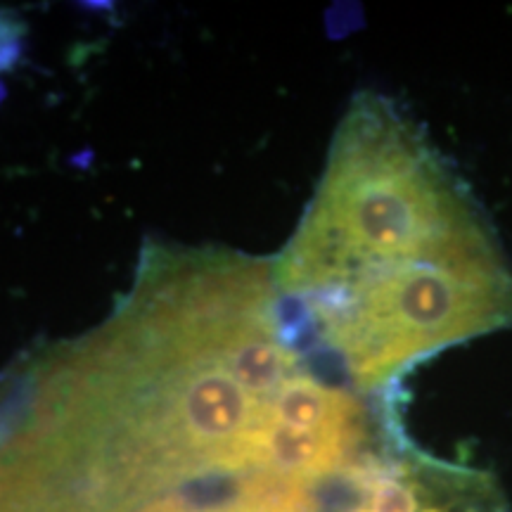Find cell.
<instances>
[{"label": "cell", "instance_id": "cell-1", "mask_svg": "<svg viewBox=\"0 0 512 512\" xmlns=\"http://www.w3.org/2000/svg\"><path fill=\"white\" fill-rule=\"evenodd\" d=\"M290 335L358 394L470 339L512 330V261L451 164L392 100L361 93L273 264Z\"/></svg>", "mask_w": 512, "mask_h": 512}]
</instances>
